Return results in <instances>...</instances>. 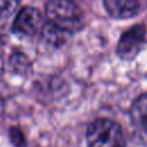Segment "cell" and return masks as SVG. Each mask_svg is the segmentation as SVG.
I'll return each mask as SVG.
<instances>
[{"label":"cell","mask_w":147,"mask_h":147,"mask_svg":"<svg viewBox=\"0 0 147 147\" xmlns=\"http://www.w3.org/2000/svg\"><path fill=\"white\" fill-rule=\"evenodd\" d=\"M45 14L46 23L64 36L76 33L84 26V15L72 0H48Z\"/></svg>","instance_id":"obj_1"},{"label":"cell","mask_w":147,"mask_h":147,"mask_svg":"<svg viewBox=\"0 0 147 147\" xmlns=\"http://www.w3.org/2000/svg\"><path fill=\"white\" fill-rule=\"evenodd\" d=\"M88 147H126V139L119 124L109 118H98L86 129Z\"/></svg>","instance_id":"obj_2"},{"label":"cell","mask_w":147,"mask_h":147,"mask_svg":"<svg viewBox=\"0 0 147 147\" xmlns=\"http://www.w3.org/2000/svg\"><path fill=\"white\" fill-rule=\"evenodd\" d=\"M45 25L41 13L34 7H23L18 10L13 23V32L20 37H33L41 32Z\"/></svg>","instance_id":"obj_3"},{"label":"cell","mask_w":147,"mask_h":147,"mask_svg":"<svg viewBox=\"0 0 147 147\" xmlns=\"http://www.w3.org/2000/svg\"><path fill=\"white\" fill-rule=\"evenodd\" d=\"M146 36V28L142 24H136L127 29L119 37L116 53L123 60H132L140 52Z\"/></svg>","instance_id":"obj_4"},{"label":"cell","mask_w":147,"mask_h":147,"mask_svg":"<svg viewBox=\"0 0 147 147\" xmlns=\"http://www.w3.org/2000/svg\"><path fill=\"white\" fill-rule=\"evenodd\" d=\"M103 6L107 13L114 18H129L138 14V0H103Z\"/></svg>","instance_id":"obj_5"},{"label":"cell","mask_w":147,"mask_h":147,"mask_svg":"<svg viewBox=\"0 0 147 147\" xmlns=\"http://www.w3.org/2000/svg\"><path fill=\"white\" fill-rule=\"evenodd\" d=\"M131 118L136 126L147 132V93L136 99L131 107Z\"/></svg>","instance_id":"obj_6"},{"label":"cell","mask_w":147,"mask_h":147,"mask_svg":"<svg viewBox=\"0 0 147 147\" xmlns=\"http://www.w3.org/2000/svg\"><path fill=\"white\" fill-rule=\"evenodd\" d=\"M20 0H0V18H8L16 13Z\"/></svg>","instance_id":"obj_7"}]
</instances>
